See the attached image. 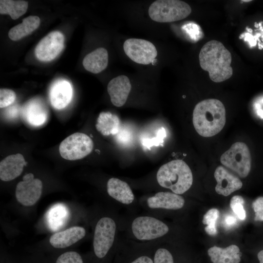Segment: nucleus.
I'll list each match as a JSON object with an SVG mask.
<instances>
[{
  "label": "nucleus",
  "mask_w": 263,
  "mask_h": 263,
  "mask_svg": "<svg viewBox=\"0 0 263 263\" xmlns=\"http://www.w3.org/2000/svg\"><path fill=\"white\" fill-rule=\"evenodd\" d=\"M252 207L255 214V221H263V197L257 198L252 203Z\"/></svg>",
  "instance_id": "nucleus-34"
},
{
  "label": "nucleus",
  "mask_w": 263,
  "mask_h": 263,
  "mask_svg": "<svg viewBox=\"0 0 263 263\" xmlns=\"http://www.w3.org/2000/svg\"><path fill=\"white\" fill-rule=\"evenodd\" d=\"M47 255L51 263H87L86 257L72 248Z\"/></svg>",
  "instance_id": "nucleus-25"
},
{
  "label": "nucleus",
  "mask_w": 263,
  "mask_h": 263,
  "mask_svg": "<svg viewBox=\"0 0 263 263\" xmlns=\"http://www.w3.org/2000/svg\"><path fill=\"white\" fill-rule=\"evenodd\" d=\"M207 253L213 263H239L242 255L239 247L235 244L225 248L214 246L208 249Z\"/></svg>",
  "instance_id": "nucleus-19"
},
{
  "label": "nucleus",
  "mask_w": 263,
  "mask_h": 263,
  "mask_svg": "<svg viewBox=\"0 0 263 263\" xmlns=\"http://www.w3.org/2000/svg\"><path fill=\"white\" fill-rule=\"evenodd\" d=\"M251 1V0H242L241 1H242V2H243V1H244V2H249V1Z\"/></svg>",
  "instance_id": "nucleus-40"
},
{
  "label": "nucleus",
  "mask_w": 263,
  "mask_h": 263,
  "mask_svg": "<svg viewBox=\"0 0 263 263\" xmlns=\"http://www.w3.org/2000/svg\"><path fill=\"white\" fill-rule=\"evenodd\" d=\"M112 206L94 209L90 212L92 256L86 257L87 263H105L118 247L120 217Z\"/></svg>",
  "instance_id": "nucleus-1"
},
{
  "label": "nucleus",
  "mask_w": 263,
  "mask_h": 263,
  "mask_svg": "<svg viewBox=\"0 0 263 263\" xmlns=\"http://www.w3.org/2000/svg\"><path fill=\"white\" fill-rule=\"evenodd\" d=\"M16 263H51L49 256L42 252L33 251L29 256L20 261H15Z\"/></svg>",
  "instance_id": "nucleus-31"
},
{
  "label": "nucleus",
  "mask_w": 263,
  "mask_h": 263,
  "mask_svg": "<svg viewBox=\"0 0 263 263\" xmlns=\"http://www.w3.org/2000/svg\"><path fill=\"white\" fill-rule=\"evenodd\" d=\"M131 88L130 80L125 75H120L111 79L108 84L107 91L112 104L117 107L124 105Z\"/></svg>",
  "instance_id": "nucleus-14"
},
{
  "label": "nucleus",
  "mask_w": 263,
  "mask_h": 263,
  "mask_svg": "<svg viewBox=\"0 0 263 263\" xmlns=\"http://www.w3.org/2000/svg\"><path fill=\"white\" fill-rule=\"evenodd\" d=\"M106 190L112 205L125 207L131 211L139 204L130 186L119 178H109L106 183Z\"/></svg>",
  "instance_id": "nucleus-11"
},
{
  "label": "nucleus",
  "mask_w": 263,
  "mask_h": 263,
  "mask_svg": "<svg viewBox=\"0 0 263 263\" xmlns=\"http://www.w3.org/2000/svg\"><path fill=\"white\" fill-rule=\"evenodd\" d=\"M24 119L30 125L39 126L45 123L48 118V112L40 101L32 99L26 103L22 110Z\"/></svg>",
  "instance_id": "nucleus-18"
},
{
  "label": "nucleus",
  "mask_w": 263,
  "mask_h": 263,
  "mask_svg": "<svg viewBox=\"0 0 263 263\" xmlns=\"http://www.w3.org/2000/svg\"><path fill=\"white\" fill-rule=\"evenodd\" d=\"M182 28L191 40L197 41L202 38V32L197 24L189 22L184 25Z\"/></svg>",
  "instance_id": "nucleus-32"
},
{
  "label": "nucleus",
  "mask_w": 263,
  "mask_h": 263,
  "mask_svg": "<svg viewBox=\"0 0 263 263\" xmlns=\"http://www.w3.org/2000/svg\"><path fill=\"white\" fill-rule=\"evenodd\" d=\"M244 201L240 195H235L230 200V207L233 212L239 219L244 220L246 217V212L244 207Z\"/></svg>",
  "instance_id": "nucleus-30"
},
{
  "label": "nucleus",
  "mask_w": 263,
  "mask_h": 263,
  "mask_svg": "<svg viewBox=\"0 0 263 263\" xmlns=\"http://www.w3.org/2000/svg\"><path fill=\"white\" fill-rule=\"evenodd\" d=\"M157 243H144L137 256H134L128 263H153V259L148 254L150 250Z\"/></svg>",
  "instance_id": "nucleus-29"
},
{
  "label": "nucleus",
  "mask_w": 263,
  "mask_h": 263,
  "mask_svg": "<svg viewBox=\"0 0 263 263\" xmlns=\"http://www.w3.org/2000/svg\"><path fill=\"white\" fill-rule=\"evenodd\" d=\"M257 257L260 263H263V250L258 253Z\"/></svg>",
  "instance_id": "nucleus-39"
},
{
  "label": "nucleus",
  "mask_w": 263,
  "mask_h": 263,
  "mask_svg": "<svg viewBox=\"0 0 263 263\" xmlns=\"http://www.w3.org/2000/svg\"><path fill=\"white\" fill-rule=\"evenodd\" d=\"M16 95L15 92L8 89L0 90V108H3L9 106L14 103Z\"/></svg>",
  "instance_id": "nucleus-33"
},
{
  "label": "nucleus",
  "mask_w": 263,
  "mask_h": 263,
  "mask_svg": "<svg viewBox=\"0 0 263 263\" xmlns=\"http://www.w3.org/2000/svg\"><path fill=\"white\" fill-rule=\"evenodd\" d=\"M21 154L10 155L0 163V179L4 182H9L18 177L22 173L26 165Z\"/></svg>",
  "instance_id": "nucleus-17"
},
{
  "label": "nucleus",
  "mask_w": 263,
  "mask_h": 263,
  "mask_svg": "<svg viewBox=\"0 0 263 263\" xmlns=\"http://www.w3.org/2000/svg\"><path fill=\"white\" fill-rule=\"evenodd\" d=\"M219 216V210L214 208L208 210L204 215L202 223L204 225H207L205 227V230L208 235L214 236L217 234L216 223Z\"/></svg>",
  "instance_id": "nucleus-28"
},
{
  "label": "nucleus",
  "mask_w": 263,
  "mask_h": 263,
  "mask_svg": "<svg viewBox=\"0 0 263 263\" xmlns=\"http://www.w3.org/2000/svg\"><path fill=\"white\" fill-rule=\"evenodd\" d=\"M72 95V87L69 82L64 79L56 81L50 90V102L56 109L61 110L65 108L71 102Z\"/></svg>",
  "instance_id": "nucleus-16"
},
{
  "label": "nucleus",
  "mask_w": 263,
  "mask_h": 263,
  "mask_svg": "<svg viewBox=\"0 0 263 263\" xmlns=\"http://www.w3.org/2000/svg\"><path fill=\"white\" fill-rule=\"evenodd\" d=\"M123 49L127 56L140 64H149L157 56L154 45L150 41L140 38L127 39L124 43Z\"/></svg>",
  "instance_id": "nucleus-12"
},
{
  "label": "nucleus",
  "mask_w": 263,
  "mask_h": 263,
  "mask_svg": "<svg viewBox=\"0 0 263 263\" xmlns=\"http://www.w3.org/2000/svg\"><path fill=\"white\" fill-rule=\"evenodd\" d=\"M88 230L84 226L73 225L53 233L34 251L49 254L71 249L88 235Z\"/></svg>",
  "instance_id": "nucleus-5"
},
{
  "label": "nucleus",
  "mask_w": 263,
  "mask_h": 263,
  "mask_svg": "<svg viewBox=\"0 0 263 263\" xmlns=\"http://www.w3.org/2000/svg\"><path fill=\"white\" fill-rule=\"evenodd\" d=\"M138 202L149 214L162 219L169 212L182 209L186 202L181 195L161 191L144 197Z\"/></svg>",
  "instance_id": "nucleus-6"
},
{
  "label": "nucleus",
  "mask_w": 263,
  "mask_h": 263,
  "mask_svg": "<svg viewBox=\"0 0 263 263\" xmlns=\"http://www.w3.org/2000/svg\"><path fill=\"white\" fill-rule=\"evenodd\" d=\"M64 39V37L60 32H50L38 43L35 50L36 56L43 62L53 60L63 49Z\"/></svg>",
  "instance_id": "nucleus-13"
},
{
  "label": "nucleus",
  "mask_w": 263,
  "mask_h": 263,
  "mask_svg": "<svg viewBox=\"0 0 263 263\" xmlns=\"http://www.w3.org/2000/svg\"><path fill=\"white\" fill-rule=\"evenodd\" d=\"M199 59L201 67L208 72L210 78L215 82L225 81L233 74L231 55L219 41L207 42L200 50Z\"/></svg>",
  "instance_id": "nucleus-2"
},
{
  "label": "nucleus",
  "mask_w": 263,
  "mask_h": 263,
  "mask_svg": "<svg viewBox=\"0 0 263 263\" xmlns=\"http://www.w3.org/2000/svg\"><path fill=\"white\" fill-rule=\"evenodd\" d=\"M43 187L42 181L35 178L33 173L23 175L15 189V202L18 206L25 209L35 207L42 197Z\"/></svg>",
  "instance_id": "nucleus-8"
},
{
  "label": "nucleus",
  "mask_w": 263,
  "mask_h": 263,
  "mask_svg": "<svg viewBox=\"0 0 263 263\" xmlns=\"http://www.w3.org/2000/svg\"><path fill=\"white\" fill-rule=\"evenodd\" d=\"M162 243H157L153 249V263H174L173 255Z\"/></svg>",
  "instance_id": "nucleus-27"
},
{
  "label": "nucleus",
  "mask_w": 263,
  "mask_h": 263,
  "mask_svg": "<svg viewBox=\"0 0 263 263\" xmlns=\"http://www.w3.org/2000/svg\"><path fill=\"white\" fill-rule=\"evenodd\" d=\"M82 63L88 71L93 74L99 73L108 66V52L104 48H98L87 54L84 57Z\"/></svg>",
  "instance_id": "nucleus-20"
},
{
  "label": "nucleus",
  "mask_w": 263,
  "mask_h": 263,
  "mask_svg": "<svg viewBox=\"0 0 263 263\" xmlns=\"http://www.w3.org/2000/svg\"><path fill=\"white\" fill-rule=\"evenodd\" d=\"M58 206V209L56 210L54 207H52L51 210H48L50 213L47 214L45 220L46 223L52 228L53 225L54 232L59 231L60 230L69 227L68 222L71 218H69L71 214L69 210V208L66 206L62 205L61 210L59 209V206ZM48 226V227L49 226Z\"/></svg>",
  "instance_id": "nucleus-23"
},
{
  "label": "nucleus",
  "mask_w": 263,
  "mask_h": 263,
  "mask_svg": "<svg viewBox=\"0 0 263 263\" xmlns=\"http://www.w3.org/2000/svg\"><path fill=\"white\" fill-rule=\"evenodd\" d=\"M224 223L225 225L228 227H231L235 225L237 223V219L232 215H227L224 219Z\"/></svg>",
  "instance_id": "nucleus-36"
},
{
  "label": "nucleus",
  "mask_w": 263,
  "mask_h": 263,
  "mask_svg": "<svg viewBox=\"0 0 263 263\" xmlns=\"http://www.w3.org/2000/svg\"><path fill=\"white\" fill-rule=\"evenodd\" d=\"M166 135L165 128L160 127L156 129L155 132L150 136L144 135L141 139V143L144 147L148 149H150L153 146L157 147L163 143Z\"/></svg>",
  "instance_id": "nucleus-26"
},
{
  "label": "nucleus",
  "mask_w": 263,
  "mask_h": 263,
  "mask_svg": "<svg viewBox=\"0 0 263 263\" xmlns=\"http://www.w3.org/2000/svg\"><path fill=\"white\" fill-rule=\"evenodd\" d=\"M255 108L258 115L261 118H263V97L256 101Z\"/></svg>",
  "instance_id": "nucleus-37"
},
{
  "label": "nucleus",
  "mask_w": 263,
  "mask_h": 263,
  "mask_svg": "<svg viewBox=\"0 0 263 263\" xmlns=\"http://www.w3.org/2000/svg\"><path fill=\"white\" fill-rule=\"evenodd\" d=\"M28 6V2L24 0H0V13L17 19L26 13Z\"/></svg>",
  "instance_id": "nucleus-24"
},
{
  "label": "nucleus",
  "mask_w": 263,
  "mask_h": 263,
  "mask_svg": "<svg viewBox=\"0 0 263 263\" xmlns=\"http://www.w3.org/2000/svg\"><path fill=\"white\" fill-rule=\"evenodd\" d=\"M191 12L190 6L179 0H157L150 6L148 14L153 21L167 23L182 20Z\"/></svg>",
  "instance_id": "nucleus-7"
},
{
  "label": "nucleus",
  "mask_w": 263,
  "mask_h": 263,
  "mask_svg": "<svg viewBox=\"0 0 263 263\" xmlns=\"http://www.w3.org/2000/svg\"><path fill=\"white\" fill-rule=\"evenodd\" d=\"M93 146V142L89 136L83 133L76 132L61 142L59 150L62 157L73 161L81 159L89 154Z\"/></svg>",
  "instance_id": "nucleus-10"
},
{
  "label": "nucleus",
  "mask_w": 263,
  "mask_h": 263,
  "mask_svg": "<svg viewBox=\"0 0 263 263\" xmlns=\"http://www.w3.org/2000/svg\"><path fill=\"white\" fill-rule=\"evenodd\" d=\"M221 163L237 173L242 178L246 177L251 169V156L247 145L236 142L224 153L220 159Z\"/></svg>",
  "instance_id": "nucleus-9"
},
{
  "label": "nucleus",
  "mask_w": 263,
  "mask_h": 263,
  "mask_svg": "<svg viewBox=\"0 0 263 263\" xmlns=\"http://www.w3.org/2000/svg\"><path fill=\"white\" fill-rule=\"evenodd\" d=\"M192 120L195 129L200 135H215L223 129L225 124V107L218 99L203 100L195 106Z\"/></svg>",
  "instance_id": "nucleus-3"
},
{
  "label": "nucleus",
  "mask_w": 263,
  "mask_h": 263,
  "mask_svg": "<svg viewBox=\"0 0 263 263\" xmlns=\"http://www.w3.org/2000/svg\"><path fill=\"white\" fill-rule=\"evenodd\" d=\"M214 175L217 182L215 191L219 194L227 196L242 187L241 180L222 166L216 168Z\"/></svg>",
  "instance_id": "nucleus-15"
},
{
  "label": "nucleus",
  "mask_w": 263,
  "mask_h": 263,
  "mask_svg": "<svg viewBox=\"0 0 263 263\" xmlns=\"http://www.w3.org/2000/svg\"><path fill=\"white\" fill-rule=\"evenodd\" d=\"M39 24L38 17L30 16L23 19L21 23L10 29L8 36L12 40H18L33 32L38 27Z\"/></svg>",
  "instance_id": "nucleus-22"
},
{
  "label": "nucleus",
  "mask_w": 263,
  "mask_h": 263,
  "mask_svg": "<svg viewBox=\"0 0 263 263\" xmlns=\"http://www.w3.org/2000/svg\"><path fill=\"white\" fill-rule=\"evenodd\" d=\"M155 179L158 186L177 194H183L191 187L193 175L189 166L182 160H174L160 167Z\"/></svg>",
  "instance_id": "nucleus-4"
},
{
  "label": "nucleus",
  "mask_w": 263,
  "mask_h": 263,
  "mask_svg": "<svg viewBox=\"0 0 263 263\" xmlns=\"http://www.w3.org/2000/svg\"><path fill=\"white\" fill-rule=\"evenodd\" d=\"M95 127L103 135H115L121 129L120 119L117 115L109 112H101L97 119Z\"/></svg>",
  "instance_id": "nucleus-21"
},
{
  "label": "nucleus",
  "mask_w": 263,
  "mask_h": 263,
  "mask_svg": "<svg viewBox=\"0 0 263 263\" xmlns=\"http://www.w3.org/2000/svg\"><path fill=\"white\" fill-rule=\"evenodd\" d=\"M130 134V133L126 131L120 130L117 135V139L119 142L122 143H126L129 140H130V135L127 136V135Z\"/></svg>",
  "instance_id": "nucleus-35"
},
{
  "label": "nucleus",
  "mask_w": 263,
  "mask_h": 263,
  "mask_svg": "<svg viewBox=\"0 0 263 263\" xmlns=\"http://www.w3.org/2000/svg\"><path fill=\"white\" fill-rule=\"evenodd\" d=\"M0 263H16L11 257L7 255L5 252H1L0 253Z\"/></svg>",
  "instance_id": "nucleus-38"
}]
</instances>
